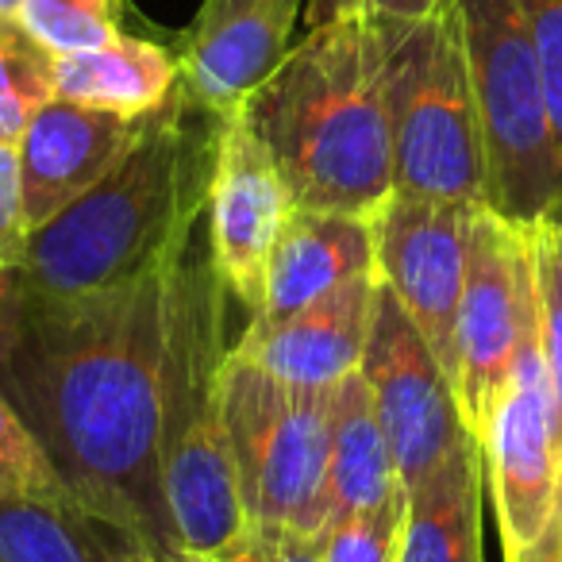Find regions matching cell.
<instances>
[{
	"label": "cell",
	"mask_w": 562,
	"mask_h": 562,
	"mask_svg": "<svg viewBox=\"0 0 562 562\" xmlns=\"http://www.w3.org/2000/svg\"><path fill=\"white\" fill-rule=\"evenodd\" d=\"M173 266L104 293H47L0 273V393L66 493L162 559H181L162 493Z\"/></svg>",
	"instance_id": "cell-1"
},
{
	"label": "cell",
	"mask_w": 562,
	"mask_h": 562,
	"mask_svg": "<svg viewBox=\"0 0 562 562\" xmlns=\"http://www.w3.org/2000/svg\"><path fill=\"white\" fill-rule=\"evenodd\" d=\"M220 124L178 86L97 186L27 232L4 273L47 293H104L173 266L209 209Z\"/></svg>",
	"instance_id": "cell-2"
},
{
	"label": "cell",
	"mask_w": 562,
	"mask_h": 562,
	"mask_svg": "<svg viewBox=\"0 0 562 562\" xmlns=\"http://www.w3.org/2000/svg\"><path fill=\"white\" fill-rule=\"evenodd\" d=\"M239 112L297 209L370 216L393 196L385 50L374 16L308 27Z\"/></svg>",
	"instance_id": "cell-3"
},
{
	"label": "cell",
	"mask_w": 562,
	"mask_h": 562,
	"mask_svg": "<svg viewBox=\"0 0 562 562\" xmlns=\"http://www.w3.org/2000/svg\"><path fill=\"white\" fill-rule=\"evenodd\" d=\"M224 293L209 250L196 255L189 243L170 278L162 362V493L186 562L224 559L250 531L220 393L232 351L224 344Z\"/></svg>",
	"instance_id": "cell-4"
},
{
	"label": "cell",
	"mask_w": 562,
	"mask_h": 562,
	"mask_svg": "<svg viewBox=\"0 0 562 562\" xmlns=\"http://www.w3.org/2000/svg\"><path fill=\"white\" fill-rule=\"evenodd\" d=\"M393 135V193L485 204V147L454 0L428 20H378Z\"/></svg>",
	"instance_id": "cell-5"
},
{
	"label": "cell",
	"mask_w": 562,
	"mask_h": 562,
	"mask_svg": "<svg viewBox=\"0 0 562 562\" xmlns=\"http://www.w3.org/2000/svg\"><path fill=\"white\" fill-rule=\"evenodd\" d=\"M485 147V209L562 224V155L520 0H454Z\"/></svg>",
	"instance_id": "cell-6"
},
{
	"label": "cell",
	"mask_w": 562,
	"mask_h": 562,
	"mask_svg": "<svg viewBox=\"0 0 562 562\" xmlns=\"http://www.w3.org/2000/svg\"><path fill=\"white\" fill-rule=\"evenodd\" d=\"M220 393L250 528L316 536L324 528L336 390L290 385L227 351Z\"/></svg>",
	"instance_id": "cell-7"
},
{
	"label": "cell",
	"mask_w": 562,
	"mask_h": 562,
	"mask_svg": "<svg viewBox=\"0 0 562 562\" xmlns=\"http://www.w3.org/2000/svg\"><path fill=\"white\" fill-rule=\"evenodd\" d=\"M477 447H482L485 485L497 513L501 551L505 562H520L543 536L562 482L559 416H554L551 378L539 347L536 301L524 316L513 370Z\"/></svg>",
	"instance_id": "cell-8"
},
{
	"label": "cell",
	"mask_w": 562,
	"mask_h": 562,
	"mask_svg": "<svg viewBox=\"0 0 562 562\" xmlns=\"http://www.w3.org/2000/svg\"><path fill=\"white\" fill-rule=\"evenodd\" d=\"M531 301H536V278H531L528 227L482 204L470 227L467 285L454 328V347H459L454 393L474 439H482L493 405L508 382Z\"/></svg>",
	"instance_id": "cell-9"
},
{
	"label": "cell",
	"mask_w": 562,
	"mask_h": 562,
	"mask_svg": "<svg viewBox=\"0 0 562 562\" xmlns=\"http://www.w3.org/2000/svg\"><path fill=\"white\" fill-rule=\"evenodd\" d=\"M362 378L370 385L378 420L390 439L405 490H416L467 439H474L462 420L451 374L385 285L378 290L374 328H370L367 355H362Z\"/></svg>",
	"instance_id": "cell-10"
},
{
	"label": "cell",
	"mask_w": 562,
	"mask_h": 562,
	"mask_svg": "<svg viewBox=\"0 0 562 562\" xmlns=\"http://www.w3.org/2000/svg\"><path fill=\"white\" fill-rule=\"evenodd\" d=\"M477 209L482 204L393 193L382 209L370 212L378 281L413 316L451 382L459 378L454 328H459L470 227H474Z\"/></svg>",
	"instance_id": "cell-11"
},
{
	"label": "cell",
	"mask_w": 562,
	"mask_h": 562,
	"mask_svg": "<svg viewBox=\"0 0 562 562\" xmlns=\"http://www.w3.org/2000/svg\"><path fill=\"white\" fill-rule=\"evenodd\" d=\"M293 209L297 204L281 170L273 166L270 150L250 132L239 109L227 112L220 124L209 209H204V220H209L204 243H209V262L220 285L239 305H247L250 316L266 301L270 255Z\"/></svg>",
	"instance_id": "cell-12"
},
{
	"label": "cell",
	"mask_w": 562,
	"mask_h": 562,
	"mask_svg": "<svg viewBox=\"0 0 562 562\" xmlns=\"http://www.w3.org/2000/svg\"><path fill=\"white\" fill-rule=\"evenodd\" d=\"M308 0H204L178 40L181 89L204 109H243L290 55Z\"/></svg>",
	"instance_id": "cell-13"
},
{
	"label": "cell",
	"mask_w": 562,
	"mask_h": 562,
	"mask_svg": "<svg viewBox=\"0 0 562 562\" xmlns=\"http://www.w3.org/2000/svg\"><path fill=\"white\" fill-rule=\"evenodd\" d=\"M378 290L382 281L374 270L297 313L250 316L247 331L232 351L290 385L336 390L355 370H362L367 339L374 328Z\"/></svg>",
	"instance_id": "cell-14"
},
{
	"label": "cell",
	"mask_w": 562,
	"mask_h": 562,
	"mask_svg": "<svg viewBox=\"0 0 562 562\" xmlns=\"http://www.w3.org/2000/svg\"><path fill=\"white\" fill-rule=\"evenodd\" d=\"M143 132V116L74 104L66 97L47 101L20 135V181H24V224L35 232L58 209L78 201L124 158Z\"/></svg>",
	"instance_id": "cell-15"
},
{
	"label": "cell",
	"mask_w": 562,
	"mask_h": 562,
	"mask_svg": "<svg viewBox=\"0 0 562 562\" xmlns=\"http://www.w3.org/2000/svg\"><path fill=\"white\" fill-rule=\"evenodd\" d=\"M374 273L370 216L293 209L266 270V301L255 316H285L328 297L347 281Z\"/></svg>",
	"instance_id": "cell-16"
},
{
	"label": "cell",
	"mask_w": 562,
	"mask_h": 562,
	"mask_svg": "<svg viewBox=\"0 0 562 562\" xmlns=\"http://www.w3.org/2000/svg\"><path fill=\"white\" fill-rule=\"evenodd\" d=\"M405 482L393 462L390 439L378 420L374 397L355 370L336 385L331 397V447H328V485H324V524L362 508L390 505L405 497Z\"/></svg>",
	"instance_id": "cell-17"
},
{
	"label": "cell",
	"mask_w": 562,
	"mask_h": 562,
	"mask_svg": "<svg viewBox=\"0 0 562 562\" xmlns=\"http://www.w3.org/2000/svg\"><path fill=\"white\" fill-rule=\"evenodd\" d=\"M178 86V50L135 35H116L104 47L55 58V97L116 116H147L162 109Z\"/></svg>",
	"instance_id": "cell-18"
},
{
	"label": "cell",
	"mask_w": 562,
	"mask_h": 562,
	"mask_svg": "<svg viewBox=\"0 0 562 562\" xmlns=\"http://www.w3.org/2000/svg\"><path fill=\"white\" fill-rule=\"evenodd\" d=\"M0 562H155V551L78 501L4 497Z\"/></svg>",
	"instance_id": "cell-19"
},
{
	"label": "cell",
	"mask_w": 562,
	"mask_h": 562,
	"mask_svg": "<svg viewBox=\"0 0 562 562\" xmlns=\"http://www.w3.org/2000/svg\"><path fill=\"white\" fill-rule=\"evenodd\" d=\"M482 447L467 439L436 474L408 490L397 562H482Z\"/></svg>",
	"instance_id": "cell-20"
},
{
	"label": "cell",
	"mask_w": 562,
	"mask_h": 562,
	"mask_svg": "<svg viewBox=\"0 0 562 562\" xmlns=\"http://www.w3.org/2000/svg\"><path fill=\"white\" fill-rule=\"evenodd\" d=\"M55 101V55L16 20L0 16V139L20 143L35 112Z\"/></svg>",
	"instance_id": "cell-21"
},
{
	"label": "cell",
	"mask_w": 562,
	"mask_h": 562,
	"mask_svg": "<svg viewBox=\"0 0 562 562\" xmlns=\"http://www.w3.org/2000/svg\"><path fill=\"white\" fill-rule=\"evenodd\" d=\"M16 20L55 58L112 43L120 32V0H20Z\"/></svg>",
	"instance_id": "cell-22"
},
{
	"label": "cell",
	"mask_w": 562,
	"mask_h": 562,
	"mask_svg": "<svg viewBox=\"0 0 562 562\" xmlns=\"http://www.w3.org/2000/svg\"><path fill=\"white\" fill-rule=\"evenodd\" d=\"M524 227H528L531 278H536L539 347H543L547 378H551L554 416H559V451H562V224H524ZM559 501H562V482H559Z\"/></svg>",
	"instance_id": "cell-23"
},
{
	"label": "cell",
	"mask_w": 562,
	"mask_h": 562,
	"mask_svg": "<svg viewBox=\"0 0 562 562\" xmlns=\"http://www.w3.org/2000/svg\"><path fill=\"white\" fill-rule=\"evenodd\" d=\"M408 493L390 505L362 508L328 520L316 531L324 562H397L401 536H405Z\"/></svg>",
	"instance_id": "cell-24"
},
{
	"label": "cell",
	"mask_w": 562,
	"mask_h": 562,
	"mask_svg": "<svg viewBox=\"0 0 562 562\" xmlns=\"http://www.w3.org/2000/svg\"><path fill=\"white\" fill-rule=\"evenodd\" d=\"M4 497H43L74 501L58 477L55 462L47 459L43 443L32 436L20 413L0 393V501Z\"/></svg>",
	"instance_id": "cell-25"
},
{
	"label": "cell",
	"mask_w": 562,
	"mask_h": 562,
	"mask_svg": "<svg viewBox=\"0 0 562 562\" xmlns=\"http://www.w3.org/2000/svg\"><path fill=\"white\" fill-rule=\"evenodd\" d=\"M520 12L528 24L531 47H536L547 112H551L554 143L562 155V0H520Z\"/></svg>",
	"instance_id": "cell-26"
},
{
	"label": "cell",
	"mask_w": 562,
	"mask_h": 562,
	"mask_svg": "<svg viewBox=\"0 0 562 562\" xmlns=\"http://www.w3.org/2000/svg\"><path fill=\"white\" fill-rule=\"evenodd\" d=\"M24 181H20V150L16 143L0 139V273L12 270L24 250Z\"/></svg>",
	"instance_id": "cell-27"
},
{
	"label": "cell",
	"mask_w": 562,
	"mask_h": 562,
	"mask_svg": "<svg viewBox=\"0 0 562 562\" xmlns=\"http://www.w3.org/2000/svg\"><path fill=\"white\" fill-rule=\"evenodd\" d=\"M212 562H324L321 543L308 531L293 528H250L235 551Z\"/></svg>",
	"instance_id": "cell-28"
},
{
	"label": "cell",
	"mask_w": 562,
	"mask_h": 562,
	"mask_svg": "<svg viewBox=\"0 0 562 562\" xmlns=\"http://www.w3.org/2000/svg\"><path fill=\"white\" fill-rule=\"evenodd\" d=\"M447 0H367V16L374 20H393V24H405V20H428L443 9Z\"/></svg>",
	"instance_id": "cell-29"
},
{
	"label": "cell",
	"mask_w": 562,
	"mask_h": 562,
	"mask_svg": "<svg viewBox=\"0 0 562 562\" xmlns=\"http://www.w3.org/2000/svg\"><path fill=\"white\" fill-rule=\"evenodd\" d=\"M351 16H367V0H308L305 27H324Z\"/></svg>",
	"instance_id": "cell-30"
},
{
	"label": "cell",
	"mask_w": 562,
	"mask_h": 562,
	"mask_svg": "<svg viewBox=\"0 0 562 562\" xmlns=\"http://www.w3.org/2000/svg\"><path fill=\"white\" fill-rule=\"evenodd\" d=\"M520 562H562V501L554 505L551 520H547L543 536L531 543V551Z\"/></svg>",
	"instance_id": "cell-31"
},
{
	"label": "cell",
	"mask_w": 562,
	"mask_h": 562,
	"mask_svg": "<svg viewBox=\"0 0 562 562\" xmlns=\"http://www.w3.org/2000/svg\"><path fill=\"white\" fill-rule=\"evenodd\" d=\"M20 9V0H0V16H4V12H16Z\"/></svg>",
	"instance_id": "cell-32"
},
{
	"label": "cell",
	"mask_w": 562,
	"mask_h": 562,
	"mask_svg": "<svg viewBox=\"0 0 562 562\" xmlns=\"http://www.w3.org/2000/svg\"><path fill=\"white\" fill-rule=\"evenodd\" d=\"M155 562H181V559H162V554H155Z\"/></svg>",
	"instance_id": "cell-33"
}]
</instances>
